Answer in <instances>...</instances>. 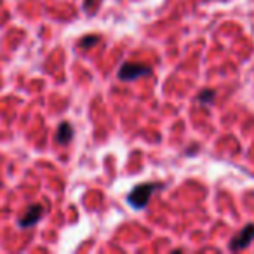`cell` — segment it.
Masks as SVG:
<instances>
[{
	"label": "cell",
	"instance_id": "7",
	"mask_svg": "<svg viewBox=\"0 0 254 254\" xmlns=\"http://www.w3.org/2000/svg\"><path fill=\"white\" fill-rule=\"evenodd\" d=\"M99 2H101V0H84V11L87 12V14H94L96 9L99 7Z\"/></svg>",
	"mask_w": 254,
	"mask_h": 254
},
{
	"label": "cell",
	"instance_id": "4",
	"mask_svg": "<svg viewBox=\"0 0 254 254\" xmlns=\"http://www.w3.org/2000/svg\"><path fill=\"white\" fill-rule=\"evenodd\" d=\"M42 214H44V207L40 204H32L28 209H26L25 216L19 218V226L21 228H30V226H35L37 223L42 219Z\"/></svg>",
	"mask_w": 254,
	"mask_h": 254
},
{
	"label": "cell",
	"instance_id": "1",
	"mask_svg": "<svg viewBox=\"0 0 254 254\" xmlns=\"http://www.w3.org/2000/svg\"><path fill=\"white\" fill-rule=\"evenodd\" d=\"M160 188H162V185H159V183L136 185V187L129 191V195H127V202H129V205H131L132 209L141 211V209H145L146 205H148L152 195L155 193L157 190H160Z\"/></svg>",
	"mask_w": 254,
	"mask_h": 254
},
{
	"label": "cell",
	"instance_id": "2",
	"mask_svg": "<svg viewBox=\"0 0 254 254\" xmlns=\"http://www.w3.org/2000/svg\"><path fill=\"white\" fill-rule=\"evenodd\" d=\"M152 73V68L141 63H124L119 70V78L124 82H132L136 78H139L141 75Z\"/></svg>",
	"mask_w": 254,
	"mask_h": 254
},
{
	"label": "cell",
	"instance_id": "5",
	"mask_svg": "<svg viewBox=\"0 0 254 254\" xmlns=\"http://www.w3.org/2000/svg\"><path fill=\"white\" fill-rule=\"evenodd\" d=\"M73 127H71V124L68 122H61L60 127H58V132H56V141L60 143V145H68V143L71 141V138H73Z\"/></svg>",
	"mask_w": 254,
	"mask_h": 254
},
{
	"label": "cell",
	"instance_id": "3",
	"mask_svg": "<svg viewBox=\"0 0 254 254\" xmlns=\"http://www.w3.org/2000/svg\"><path fill=\"white\" fill-rule=\"evenodd\" d=\"M254 240V223H249L246 225L228 244V249L230 251H242L246 247H249Z\"/></svg>",
	"mask_w": 254,
	"mask_h": 254
},
{
	"label": "cell",
	"instance_id": "8",
	"mask_svg": "<svg viewBox=\"0 0 254 254\" xmlns=\"http://www.w3.org/2000/svg\"><path fill=\"white\" fill-rule=\"evenodd\" d=\"M99 40H101V39H99L98 35H89V37H84V39L78 42V46H80V47H92L94 44H98Z\"/></svg>",
	"mask_w": 254,
	"mask_h": 254
},
{
	"label": "cell",
	"instance_id": "6",
	"mask_svg": "<svg viewBox=\"0 0 254 254\" xmlns=\"http://www.w3.org/2000/svg\"><path fill=\"white\" fill-rule=\"evenodd\" d=\"M214 98H216V92L211 91V89H205V91L198 92L195 101H197L198 105H211V103L214 101Z\"/></svg>",
	"mask_w": 254,
	"mask_h": 254
}]
</instances>
